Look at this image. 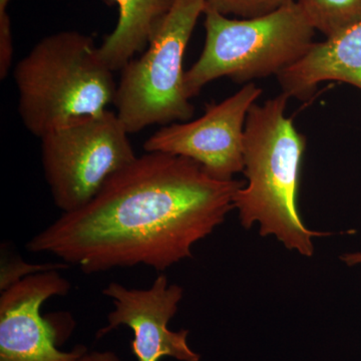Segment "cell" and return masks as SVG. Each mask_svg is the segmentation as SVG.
I'll return each instance as SVG.
<instances>
[{
	"instance_id": "cell-7",
	"label": "cell",
	"mask_w": 361,
	"mask_h": 361,
	"mask_svg": "<svg viewBox=\"0 0 361 361\" xmlns=\"http://www.w3.org/2000/svg\"><path fill=\"white\" fill-rule=\"evenodd\" d=\"M261 94L249 82L224 101L208 104L197 120L163 126L145 142V151L183 157L216 179L234 180L244 169L247 116Z\"/></svg>"
},
{
	"instance_id": "cell-14",
	"label": "cell",
	"mask_w": 361,
	"mask_h": 361,
	"mask_svg": "<svg viewBox=\"0 0 361 361\" xmlns=\"http://www.w3.org/2000/svg\"><path fill=\"white\" fill-rule=\"evenodd\" d=\"M68 267L66 263L56 264L30 265L26 264L21 259H13L8 262L1 263V274H0V289L6 290L11 285L23 279L26 276L52 269H63Z\"/></svg>"
},
{
	"instance_id": "cell-3",
	"label": "cell",
	"mask_w": 361,
	"mask_h": 361,
	"mask_svg": "<svg viewBox=\"0 0 361 361\" xmlns=\"http://www.w3.org/2000/svg\"><path fill=\"white\" fill-rule=\"evenodd\" d=\"M13 78L18 114L25 129L42 139L115 102L114 71L90 35L65 30L40 39L16 63Z\"/></svg>"
},
{
	"instance_id": "cell-9",
	"label": "cell",
	"mask_w": 361,
	"mask_h": 361,
	"mask_svg": "<svg viewBox=\"0 0 361 361\" xmlns=\"http://www.w3.org/2000/svg\"><path fill=\"white\" fill-rule=\"evenodd\" d=\"M71 283L59 269L26 276L0 296V361H78L85 346L59 348V334L52 320L42 315L45 301L66 296Z\"/></svg>"
},
{
	"instance_id": "cell-11",
	"label": "cell",
	"mask_w": 361,
	"mask_h": 361,
	"mask_svg": "<svg viewBox=\"0 0 361 361\" xmlns=\"http://www.w3.org/2000/svg\"><path fill=\"white\" fill-rule=\"evenodd\" d=\"M118 8L115 30L99 47L104 63L121 71L144 51L172 11L176 0H109Z\"/></svg>"
},
{
	"instance_id": "cell-18",
	"label": "cell",
	"mask_w": 361,
	"mask_h": 361,
	"mask_svg": "<svg viewBox=\"0 0 361 361\" xmlns=\"http://www.w3.org/2000/svg\"><path fill=\"white\" fill-rule=\"evenodd\" d=\"M11 0H0V13L7 11V6Z\"/></svg>"
},
{
	"instance_id": "cell-4",
	"label": "cell",
	"mask_w": 361,
	"mask_h": 361,
	"mask_svg": "<svg viewBox=\"0 0 361 361\" xmlns=\"http://www.w3.org/2000/svg\"><path fill=\"white\" fill-rule=\"evenodd\" d=\"M203 51L185 73L187 96H198L213 80L239 84L279 75L303 58L316 30L295 0L267 16L232 18L206 7Z\"/></svg>"
},
{
	"instance_id": "cell-13",
	"label": "cell",
	"mask_w": 361,
	"mask_h": 361,
	"mask_svg": "<svg viewBox=\"0 0 361 361\" xmlns=\"http://www.w3.org/2000/svg\"><path fill=\"white\" fill-rule=\"evenodd\" d=\"M294 0H205L206 7L236 18H254L267 16Z\"/></svg>"
},
{
	"instance_id": "cell-6",
	"label": "cell",
	"mask_w": 361,
	"mask_h": 361,
	"mask_svg": "<svg viewBox=\"0 0 361 361\" xmlns=\"http://www.w3.org/2000/svg\"><path fill=\"white\" fill-rule=\"evenodd\" d=\"M129 135L115 111L108 110L40 139L45 180L61 212L89 203L111 176L137 158Z\"/></svg>"
},
{
	"instance_id": "cell-2",
	"label": "cell",
	"mask_w": 361,
	"mask_h": 361,
	"mask_svg": "<svg viewBox=\"0 0 361 361\" xmlns=\"http://www.w3.org/2000/svg\"><path fill=\"white\" fill-rule=\"evenodd\" d=\"M288 99L281 92L249 111L243 151L247 183L235 194L234 209L245 229L257 224L261 236H273L288 250L311 257L313 239L329 233L310 229L299 213L306 137L286 116Z\"/></svg>"
},
{
	"instance_id": "cell-10",
	"label": "cell",
	"mask_w": 361,
	"mask_h": 361,
	"mask_svg": "<svg viewBox=\"0 0 361 361\" xmlns=\"http://www.w3.org/2000/svg\"><path fill=\"white\" fill-rule=\"evenodd\" d=\"M289 99H310L323 82H345L361 90V20L325 40L277 75Z\"/></svg>"
},
{
	"instance_id": "cell-12",
	"label": "cell",
	"mask_w": 361,
	"mask_h": 361,
	"mask_svg": "<svg viewBox=\"0 0 361 361\" xmlns=\"http://www.w3.org/2000/svg\"><path fill=\"white\" fill-rule=\"evenodd\" d=\"M315 30L332 37L361 20V0H295Z\"/></svg>"
},
{
	"instance_id": "cell-15",
	"label": "cell",
	"mask_w": 361,
	"mask_h": 361,
	"mask_svg": "<svg viewBox=\"0 0 361 361\" xmlns=\"http://www.w3.org/2000/svg\"><path fill=\"white\" fill-rule=\"evenodd\" d=\"M13 26L7 11L0 13V78L6 80L13 66Z\"/></svg>"
},
{
	"instance_id": "cell-8",
	"label": "cell",
	"mask_w": 361,
	"mask_h": 361,
	"mask_svg": "<svg viewBox=\"0 0 361 361\" xmlns=\"http://www.w3.org/2000/svg\"><path fill=\"white\" fill-rule=\"evenodd\" d=\"M113 301L106 326L97 331V338L121 326L133 331L130 349L137 361H160L174 358L178 361H200L201 356L188 344L189 330L173 331L169 322L177 313L184 289L169 284L167 275L161 273L147 289L128 288L111 282L103 290Z\"/></svg>"
},
{
	"instance_id": "cell-17",
	"label": "cell",
	"mask_w": 361,
	"mask_h": 361,
	"mask_svg": "<svg viewBox=\"0 0 361 361\" xmlns=\"http://www.w3.org/2000/svg\"><path fill=\"white\" fill-rule=\"evenodd\" d=\"M342 262L349 267H361V251L349 252L341 257Z\"/></svg>"
},
{
	"instance_id": "cell-16",
	"label": "cell",
	"mask_w": 361,
	"mask_h": 361,
	"mask_svg": "<svg viewBox=\"0 0 361 361\" xmlns=\"http://www.w3.org/2000/svg\"><path fill=\"white\" fill-rule=\"evenodd\" d=\"M78 361H123L120 356L113 351H92L85 353Z\"/></svg>"
},
{
	"instance_id": "cell-1",
	"label": "cell",
	"mask_w": 361,
	"mask_h": 361,
	"mask_svg": "<svg viewBox=\"0 0 361 361\" xmlns=\"http://www.w3.org/2000/svg\"><path fill=\"white\" fill-rule=\"evenodd\" d=\"M245 183L216 179L196 161L164 153L135 159L82 208L26 244L85 274L144 265L163 272L225 222Z\"/></svg>"
},
{
	"instance_id": "cell-5",
	"label": "cell",
	"mask_w": 361,
	"mask_h": 361,
	"mask_svg": "<svg viewBox=\"0 0 361 361\" xmlns=\"http://www.w3.org/2000/svg\"><path fill=\"white\" fill-rule=\"evenodd\" d=\"M205 8V0H176L146 51L121 70L114 106L130 134L194 116L185 90L184 56Z\"/></svg>"
}]
</instances>
